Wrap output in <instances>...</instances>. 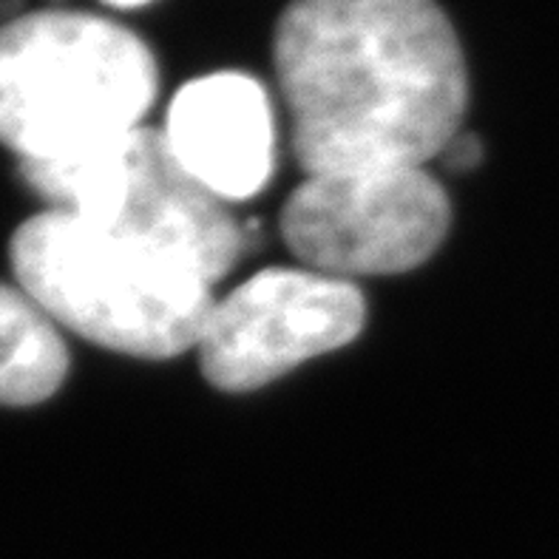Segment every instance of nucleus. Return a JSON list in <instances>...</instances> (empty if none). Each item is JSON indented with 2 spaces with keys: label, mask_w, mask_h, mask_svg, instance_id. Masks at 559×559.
I'll return each instance as SVG.
<instances>
[{
  "label": "nucleus",
  "mask_w": 559,
  "mask_h": 559,
  "mask_svg": "<svg viewBox=\"0 0 559 559\" xmlns=\"http://www.w3.org/2000/svg\"><path fill=\"white\" fill-rule=\"evenodd\" d=\"M66 372L69 353L55 321L23 287L0 284V404H40Z\"/></svg>",
  "instance_id": "obj_8"
},
{
  "label": "nucleus",
  "mask_w": 559,
  "mask_h": 559,
  "mask_svg": "<svg viewBox=\"0 0 559 559\" xmlns=\"http://www.w3.org/2000/svg\"><path fill=\"white\" fill-rule=\"evenodd\" d=\"M273 55L307 177L426 168L461 134L466 60L438 0H293Z\"/></svg>",
  "instance_id": "obj_1"
},
{
  "label": "nucleus",
  "mask_w": 559,
  "mask_h": 559,
  "mask_svg": "<svg viewBox=\"0 0 559 559\" xmlns=\"http://www.w3.org/2000/svg\"><path fill=\"white\" fill-rule=\"evenodd\" d=\"M156 60L131 28L46 9L0 26V142L28 163H60L142 126Z\"/></svg>",
  "instance_id": "obj_2"
},
{
  "label": "nucleus",
  "mask_w": 559,
  "mask_h": 559,
  "mask_svg": "<svg viewBox=\"0 0 559 559\" xmlns=\"http://www.w3.org/2000/svg\"><path fill=\"white\" fill-rule=\"evenodd\" d=\"M440 159H443L447 165H452L454 170L475 168V165L483 159L480 140L472 134H466V131H461V134H454V140L449 142L447 148H443Z\"/></svg>",
  "instance_id": "obj_9"
},
{
  "label": "nucleus",
  "mask_w": 559,
  "mask_h": 559,
  "mask_svg": "<svg viewBox=\"0 0 559 559\" xmlns=\"http://www.w3.org/2000/svg\"><path fill=\"white\" fill-rule=\"evenodd\" d=\"M367 321L353 282L316 270H264L216 301L199 367L222 392H253L316 355L347 347Z\"/></svg>",
  "instance_id": "obj_6"
},
{
  "label": "nucleus",
  "mask_w": 559,
  "mask_h": 559,
  "mask_svg": "<svg viewBox=\"0 0 559 559\" xmlns=\"http://www.w3.org/2000/svg\"><path fill=\"white\" fill-rule=\"evenodd\" d=\"M9 253L17 284L55 324L114 353H188L216 305L211 284L170 255L55 207L21 225Z\"/></svg>",
  "instance_id": "obj_3"
},
{
  "label": "nucleus",
  "mask_w": 559,
  "mask_h": 559,
  "mask_svg": "<svg viewBox=\"0 0 559 559\" xmlns=\"http://www.w3.org/2000/svg\"><path fill=\"white\" fill-rule=\"evenodd\" d=\"M21 7H23V0H0V17H3L0 26H7V23L17 21L21 14H26V12H17Z\"/></svg>",
  "instance_id": "obj_10"
},
{
  "label": "nucleus",
  "mask_w": 559,
  "mask_h": 559,
  "mask_svg": "<svg viewBox=\"0 0 559 559\" xmlns=\"http://www.w3.org/2000/svg\"><path fill=\"white\" fill-rule=\"evenodd\" d=\"M55 211L142 241L213 284L245 250V234L222 199L170 154L163 131L140 126L120 140L60 163L21 165Z\"/></svg>",
  "instance_id": "obj_4"
},
{
  "label": "nucleus",
  "mask_w": 559,
  "mask_h": 559,
  "mask_svg": "<svg viewBox=\"0 0 559 559\" xmlns=\"http://www.w3.org/2000/svg\"><path fill=\"white\" fill-rule=\"evenodd\" d=\"M108 7H117V9H136V7H145L151 0H103Z\"/></svg>",
  "instance_id": "obj_11"
},
{
  "label": "nucleus",
  "mask_w": 559,
  "mask_h": 559,
  "mask_svg": "<svg viewBox=\"0 0 559 559\" xmlns=\"http://www.w3.org/2000/svg\"><path fill=\"white\" fill-rule=\"evenodd\" d=\"M163 136L177 163L225 205L255 197L273 177V103L267 88L241 71L182 85L170 99Z\"/></svg>",
  "instance_id": "obj_7"
},
{
  "label": "nucleus",
  "mask_w": 559,
  "mask_h": 559,
  "mask_svg": "<svg viewBox=\"0 0 559 559\" xmlns=\"http://www.w3.org/2000/svg\"><path fill=\"white\" fill-rule=\"evenodd\" d=\"M447 191L426 168L316 174L282 207L287 248L333 278L395 276L424 264L449 234Z\"/></svg>",
  "instance_id": "obj_5"
},
{
  "label": "nucleus",
  "mask_w": 559,
  "mask_h": 559,
  "mask_svg": "<svg viewBox=\"0 0 559 559\" xmlns=\"http://www.w3.org/2000/svg\"><path fill=\"white\" fill-rule=\"evenodd\" d=\"M57 3H60V0H57Z\"/></svg>",
  "instance_id": "obj_12"
}]
</instances>
